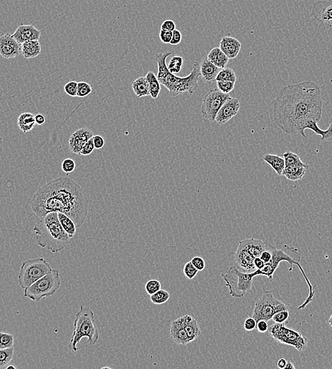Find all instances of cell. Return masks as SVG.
<instances>
[{"label": "cell", "instance_id": "9", "mask_svg": "<svg viewBox=\"0 0 332 369\" xmlns=\"http://www.w3.org/2000/svg\"><path fill=\"white\" fill-rule=\"evenodd\" d=\"M53 270L51 264L43 258H33L22 261L18 280L23 290L31 286Z\"/></svg>", "mask_w": 332, "mask_h": 369}, {"label": "cell", "instance_id": "35", "mask_svg": "<svg viewBox=\"0 0 332 369\" xmlns=\"http://www.w3.org/2000/svg\"><path fill=\"white\" fill-rule=\"evenodd\" d=\"M220 81H232L236 83L237 76L232 68H222L217 76L216 82Z\"/></svg>", "mask_w": 332, "mask_h": 369}, {"label": "cell", "instance_id": "16", "mask_svg": "<svg viewBox=\"0 0 332 369\" xmlns=\"http://www.w3.org/2000/svg\"><path fill=\"white\" fill-rule=\"evenodd\" d=\"M41 33V31L33 25L21 24L16 28L12 36L20 44H23L26 41L39 40Z\"/></svg>", "mask_w": 332, "mask_h": 369}, {"label": "cell", "instance_id": "52", "mask_svg": "<svg viewBox=\"0 0 332 369\" xmlns=\"http://www.w3.org/2000/svg\"><path fill=\"white\" fill-rule=\"evenodd\" d=\"M268 321L264 320H258L257 322V325H256V330H258L260 333H265V332H268Z\"/></svg>", "mask_w": 332, "mask_h": 369}, {"label": "cell", "instance_id": "30", "mask_svg": "<svg viewBox=\"0 0 332 369\" xmlns=\"http://www.w3.org/2000/svg\"><path fill=\"white\" fill-rule=\"evenodd\" d=\"M305 128L306 129L309 128V129L312 130L314 133H316L317 135L321 136V139L323 141H330L332 140V123H330V126L326 130L320 129L318 126V123H315V122H310L307 124Z\"/></svg>", "mask_w": 332, "mask_h": 369}, {"label": "cell", "instance_id": "40", "mask_svg": "<svg viewBox=\"0 0 332 369\" xmlns=\"http://www.w3.org/2000/svg\"><path fill=\"white\" fill-rule=\"evenodd\" d=\"M161 289V283L156 279L150 280L145 284V290L148 295H152Z\"/></svg>", "mask_w": 332, "mask_h": 369}, {"label": "cell", "instance_id": "36", "mask_svg": "<svg viewBox=\"0 0 332 369\" xmlns=\"http://www.w3.org/2000/svg\"><path fill=\"white\" fill-rule=\"evenodd\" d=\"M183 62L182 57L176 56L172 57L168 65V70L173 74H177L181 71Z\"/></svg>", "mask_w": 332, "mask_h": 369}, {"label": "cell", "instance_id": "8", "mask_svg": "<svg viewBox=\"0 0 332 369\" xmlns=\"http://www.w3.org/2000/svg\"><path fill=\"white\" fill-rule=\"evenodd\" d=\"M61 281L59 271L53 269L47 275L24 290V297L35 302L48 298L59 290Z\"/></svg>", "mask_w": 332, "mask_h": 369}, {"label": "cell", "instance_id": "23", "mask_svg": "<svg viewBox=\"0 0 332 369\" xmlns=\"http://www.w3.org/2000/svg\"><path fill=\"white\" fill-rule=\"evenodd\" d=\"M308 168L309 165L307 163L304 165H298V166H286L283 171V175L290 181H298V180L303 179Z\"/></svg>", "mask_w": 332, "mask_h": 369}, {"label": "cell", "instance_id": "51", "mask_svg": "<svg viewBox=\"0 0 332 369\" xmlns=\"http://www.w3.org/2000/svg\"><path fill=\"white\" fill-rule=\"evenodd\" d=\"M93 141H94V146L96 149H101L105 145L104 138L100 135H96L93 136Z\"/></svg>", "mask_w": 332, "mask_h": 369}, {"label": "cell", "instance_id": "19", "mask_svg": "<svg viewBox=\"0 0 332 369\" xmlns=\"http://www.w3.org/2000/svg\"><path fill=\"white\" fill-rule=\"evenodd\" d=\"M242 48V43L239 40L230 36L222 38L220 42V48L224 52L229 59H234L238 56Z\"/></svg>", "mask_w": 332, "mask_h": 369}, {"label": "cell", "instance_id": "42", "mask_svg": "<svg viewBox=\"0 0 332 369\" xmlns=\"http://www.w3.org/2000/svg\"><path fill=\"white\" fill-rule=\"evenodd\" d=\"M65 92L71 97H78V83L72 81L66 83L64 87Z\"/></svg>", "mask_w": 332, "mask_h": 369}, {"label": "cell", "instance_id": "24", "mask_svg": "<svg viewBox=\"0 0 332 369\" xmlns=\"http://www.w3.org/2000/svg\"><path fill=\"white\" fill-rule=\"evenodd\" d=\"M262 159L266 162L267 164L269 165L273 170H275L278 176L283 175L285 168V162L283 156L271 154V153H266L262 157Z\"/></svg>", "mask_w": 332, "mask_h": 369}, {"label": "cell", "instance_id": "55", "mask_svg": "<svg viewBox=\"0 0 332 369\" xmlns=\"http://www.w3.org/2000/svg\"><path fill=\"white\" fill-rule=\"evenodd\" d=\"M287 363H288V361L285 360L284 358L280 359V360H278V363H277V367H278V368L281 369H285Z\"/></svg>", "mask_w": 332, "mask_h": 369}, {"label": "cell", "instance_id": "45", "mask_svg": "<svg viewBox=\"0 0 332 369\" xmlns=\"http://www.w3.org/2000/svg\"><path fill=\"white\" fill-rule=\"evenodd\" d=\"M94 149L95 146L92 137L86 142V144L84 145L81 152H80V155H82V156H89V155L91 154L94 152Z\"/></svg>", "mask_w": 332, "mask_h": 369}, {"label": "cell", "instance_id": "28", "mask_svg": "<svg viewBox=\"0 0 332 369\" xmlns=\"http://www.w3.org/2000/svg\"><path fill=\"white\" fill-rule=\"evenodd\" d=\"M132 88L138 98L150 96L149 85L145 77H140L132 83Z\"/></svg>", "mask_w": 332, "mask_h": 369}, {"label": "cell", "instance_id": "44", "mask_svg": "<svg viewBox=\"0 0 332 369\" xmlns=\"http://www.w3.org/2000/svg\"><path fill=\"white\" fill-rule=\"evenodd\" d=\"M61 168L64 173H73L76 168V163L72 158H66L62 162Z\"/></svg>", "mask_w": 332, "mask_h": 369}, {"label": "cell", "instance_id": "56", "mask_svg": "<svg viewBox=\"0 0 332 369\" xmlns=\"http://www.w3.org/2000/svg\"><path fill=\"white\" fill-rule=\"evenodd\" d=\"M285 369H295V367L291 362H288L286 367H285Z\"/></svg>", "mask_w": 332, "mask_h": 369}, {"label": "cell", "instance_id": "38", "mask_svg": "<svg viewBox=\"0 0 332 369\" xmlns=\"http://www.w3.org/2000/svg\"><path fill=\"white\" fill-rule=\"evenodd\" d=\"M198 270L197 269L196 267L193 265L191 261H188L186 264L184 265L183 268V273L185 276L188 278V279L192 280L198 274Z\"/></svg>", "mask_w": 332, "mask_h": 369}, {"label": "cell", "instance_id": "32", "mask_svg": "<svg viewBox=\"0 0 332 369\" xmlns=\"http://www.w3.org/2000/svg\"><path fill=\"white\" fill-rule=\"evenodd\" d=\"M14 347L0 350V369H6V365L11 362L14 356Z\"/></svg>", "mask_w": 332, "mask_h": 369}, {"label": "cell", "instance_id": "2", "mask_svg": "<svg viewBox=\"0 0 332 369\" xmlns=\"http://www.w3.org/2000/svg\"><path fill=\"white\" fill-rule=\"evenodd\" d=\"M89 203L83 187L71 178L61 177L40 188L31 199L30 207L40 219L51 213L66 214L78 229L86 220Z\"/></svg>", "mask_w": 332, "mask_h": 369}, {"label": "cell", "instance_id": "48", "mask_svg": "<svg viewBox=\"0 0 332 369\" xmlns=\"http://www.w3.org/2000/svg\"><path fill=\"white\" fill-rule=\"evenodd\" d=\"M191 261V263H193V265H194V266L196 267L197 269L199 270V271H202V270H204L205 268H206V263H205V260L203 258H202L201 257H193Z\"/></svg>", "mask_w": 332, "mask_h": 369}, {"label": "cell", "instance_id": "1", "mask_svg": "<svg viewBox=\"0 0 332 369\" xmlns=\"http://www.w3.org/2000/svg\"><path fill=\"white\" fill-rule=\"evenodd\" d=\"M321 90L313 81H303L283 87L273 103V119L283 132L300 134L310 122L319 123L323 117Z\"/></svg>", "mask_w": 332, "mask_h": 369}, {"label": "cell", "instance_id": "58", "mask_svg": "<svg viewBox=\"0 0 332 369\" xmlns=\"http://www.w3.org/2000/svg\"><path fill=\"white\" fill-rule=\"evenodd\" d=\"M16 369V367H14V366H9V367H6V369Z\"/></svg>", "mask_w": 332, "mask_h": 369}, {"label": "cell", "instance_id": "49", "mask_svg": "<svg viewBox=\"0 0 332 369\" xmlns=\"http://www.w3.org/2000/svg\"><path fill=\"white\" fill-rule=\"evenodd\" d=\"M181 41H182L181 33L178 30L175 29L173 31L172 39H171L170 44L172 45V46H176V45L179 44Z\"/></svg>", "mask_w": 332, "mask_h": 369}, {"label": "cell", "instance_id": "54", "mask_svg": "<svg viewBox=\"0 0 332 369\" xmlns=\"http://www.w3.org/2000/svg\"><path fill=\"white\" fill-rule=\"evenodd\" d=\"M254 265L256 266V269L260 270L264 266L265 263L260 257H257V258L254 259Z\"/></svg>", "mask_w": 332, "mask_h": 369}, {"label": "cell", "instance_id": "4", "mask_svg": "<svg viewBox=\"0 0 332 369\" xmlns=\"http://www.w3.org/2000/svg\"><path fill=\"white\" fill-rule=\"evenodd\" d=\"M36 245L47 248L52 253L64 249L69 244L70 239L62 227L58 213H51L41 219L40 223L33 228Z\"/></svg>", "mask_w": 332, "mask_h": 369}, {"label": "cell", "instance_id": "17", "mask_svg": "<svg viewBox=\"0 0 332 369\" xmlns=\"http://www.w3.org/2000/svg\"><path fill=\"white\" fill-rule=\"evenodd\" d=\"M170 337L177 345H187L190 343L187 333L185 330L183 317L173 320L170 327Z\"/></svg>", "mask_w": 332, "mask_h": 369}, {"label": "cell", "instance_id": "5", "mask_svg": "<svg viewBox=\"0 0 332 369\" xmlns=\"http://www.w3.org/2000/svg\"><path fill=\"white\" fill-rule=\"evenodd\" d=\"M86 337L90 346H94L99 339L97 329L95 327V316L92 310L89 308L80 306L74 321V330L71 340L70 347L77 353L78 344L82 338Z\"/></svg>", "mask_w": 332, "mask_h": 369}, {"label": "cell", "instance_id": "13", "mask_svg": "<svg viewBox=\"0 0 332 369\" xmlns=\"http://www.w3.org/2000/svg\"><path fill=\"white\" fill-rule=\"evenodd\" d=\"M240 109V102L237 98H230L225 102V104L220 108L219 113L217 115L215 121L220 125L225 124L229 122L232 118L238 115Z\"/></svg>", "mask_w": 332, "mask_h": 369}, {"label": "cell", "instance_id": "53", "mask_svg": "<svg viewBox=\"0 0 332 369\" xmlns=\"http://www.w3.org/2000/svg\"><path fill=\"white\" fill-rule=\"evenodd\" d=\"M35 120H36V124L43 125V123H46V118L41 114H38L35 116Z\"/></svg>", "mask_w": 332, "mask_h": 369}, {"label": "cell", "instance_id": "7", "mask_svg": "<svg viewBox=\"0 0 332 369\" xmlns=\"http://www.w3.org/2000/svg\"><path fill=\"white\" fill-rule=\"evenodd\" d=\"M225 286L229 288V294L234 298H243L245 294L251 291L253 279L258 276L257 271L245 273L239 270L235 265L230 267L226 274L222 273Z\"/></svg>", "mask_w": 332, "mask_h": 369}, {"label": "cell", "instance_id": "14", "mask_svg": "<svg viewBox=\"0 0 332 369\" xmlns=\"http://www.w3.org/2000/svg\"><path fill=\"white\" fill-rule=\"evenodd\" d=\"M93 136L94 134L89 128H81L76 130L69 139V146L71 151L75 154L80 155L86 142Z\"/></svg>", "mask_w": 332, "mask_h": 369}, {"label": "cell", "instance_id": "25", "mask_svg": "<svg viewBox=\"0 0 332 369\" xmlns=\"http://www.w3.org/2000/svg\"><path fill=\"white\" fill-rule=\"evenodd\" d=\"M21 53L26 59L34 58L41 53V45L38 40L26 41L21 44Z\"/></svg>", "mask_w": 332, "mask_h": 369}, {"label": "cell", "instance_id": "26", "mask_svg": "<svg viewBox=\"0 0 332 369\" xmlns=\"http://www.w3.org/2000/svg\"><path fill=\"white\" fill-rule=\"evenodd\" d=\"M35 116L32 113H24L19 115L17 120V126L24 133L32 131L36 125Z\"/></svg>", "mask_w": 332, "mask_h": 369}, {"label": "cell", "instance_id": "41", "mask_svg": "<svg viewBox=\"0 0 332 369\" xmlns=\"http://www.w3.org/2000/svg\"><path fill=\"white\" fill-rule=\"evenodd\" d=\"M235 86V82L227 81H217V87L220 91L223 92L225 94H230L233 90H234Z\"/></svg>", "mask_w": 332, "mask_h": 369}, {"label": "cell", "instance_id": "20", "mask_svg": "<svg viewBox=\"0 0 332 369\" xmlns=\"http://www.w3.org/2000/svg\"><path fill=\"white\" fill-rule=\"evenodd\" d=\"M313 11L315 19L320 22H330L332 21V4L330 3L318 1L314 4Z\"/></svg>", "mask_w": 332, "mask_h": 369}, {"label": "cell", "instance_id": "39", "mask_svg": "<svg viewBox=\"0 0 332 369\" xmlns=\"http://www.w3.org/2000/svg\"><path fill=\"white\" fill-rule=\"evenodd\" d=\"M91 92H92V88L89 83L83 81L78 83V97L81 98H85L91 94Z\"/></svg>", "mask_w": 332, "mask_h": 369}, {"label": "cell", "instance_id": "50", "mask_svg": "<svg viewBox=\"0 0 332 369\" xmlns=\"http://www.w3.org/2000/svg\"><path fill=\"white\" fill-rule=\"evenodd\" d=\"M161 29L166 31H173L176 29V24L172 20H166L161 25Z\"/></svg>", "mask_w": 332, "mask_h": 369}, {"label": "cell", "instance_id": "12", "mask_svg": "<svg viewBox=\"0 0 332 369\" xmlns=\"http://www.w3.org/2000/svg\"><path fill=\"white\" fill-rule=\"evenodd\" d=\"M21 44L9 33L0 37V54L6 59L16 58L21 54Z\"/></svg>", "mask_w": 332, "mask_h": 369}, {"label": "cell", "instance_id": "6", "mask_svg": "<svg viewBox=\"0 0 332 369\" xmlns=\"http://www.w3.org/2000/svg\"><path fill=\"white\" fill-rule=\"evenodd\" d=\"M290 310L284 300L274 290H263L254 300L252 315L256 322L264 320L269 321L277 312Z\"/></svg>", "mask_w": 332, "mask_h": 369}, {"label": "cell", "instance_id": "33", "mask_svg": "<svg viewBox=\"0 0 332 369\" xmlns=\"http://www.w3.org/2000/svg\"><path fill=\"white\" fill-rule=\"evenodd\" d=\"M283 158L285 162V167L304 165L305 163L302 161L300 157L297 153L291 151H286L283 153Z\"/></svg>", "mask_w": 332, "mask_h": 369}, {"label": "cell", "instance_id": "34", "mask_svg": "<svg viewBox=\"0 0 332 369\" xmlns=\"http://www.w3.org/2000/svg\"><path fill=\"white\" fill-rule=\"evenodd\" d=\"M169 298L170 293L166 290H162V289L153 295H150V300L155 305H162V304L166 303Z\"/></svg>", "mask_w": 332, "mask_h": 369}, {"label": "cell", "instance_id": "18", "mask_svg": "<svg viewBox=\"0 0 332 369\" xmlns=\"http://www.w3.org/2000/svg\"><path fill=\"white\" fill-rule=\"evenodd\" d=\"M270 243L262 242L256 239H246L239 242V248L245 250L255 258L260 257L262 252L264 251L269 246Z\"/></svg>", "mask_w": 332, "mask_h": 369}, {"label": "cell", "instance_id": "29", "mask_svg": "<svg viewBox=\"0 0 332 369\" xmlns=\"http://www.w3.org/2000/svg\"><path fill=\"white\" fill-rule=\"evenodd\" d=\"M145 78L149 85L150 97L153 99H157L159 97L160 90H161V86H160L161 83H160L158 76H155L153 72L150 71L147 73Z\"/></svg>", "mask_w": 332, "mask_h": 369}, {"label": "cell", "instance_id": "46", "mask_svg": "<svg viewBox=\"0 0 332 369\" xmlns=\"http://www.w3.org/2000/svg\"><path fill=\"white\" fill-rule=\"evenodd\" d=\"M257 322L253 317H249L244 322V328L246 331H253L256 328Z\"/></svg>", "mask_w": 332, "mask_h": 369}, {"label": "cell", "instance_id": "10", "mask_svg": "<svg viewBox=\"0 0 332 369\" xmlns=\"http://www.w3.org/2000/svg\"><path fill=\"white\" fill-rule=\"evenodd\" d=\"M270 336L279 343L295 347L298 352L306 350L308 340L299 332L289 328L285 323H275L268 327Z\"/></svg>", "mask_w": 332, "mask_h": 369}, {"label": "cell", "instance_id": "37", "mask_svg": "<svg viewBox=\"0 0 332 369\" xmlns=\"http://www.w3.org/2000/svg\"><path fill=\"white\" fill-rule=\"evenodd\" d=\"M0 336H1V345H0V349H6L10 348V347H14V338L12 335L1 332V333H0Z\"/></svg>", "mask_w": 332, "mask_h": 369}, {"label": "cell", "instance_id": "3", "mask_svg": "<svg viewBox=\"0 0 332 369\" xmlns=\"http://www.w3.org/2000/svg\"><path fill=\"white\" fill-rule=\"evenodd\" d=\"M171 52L160 53L155 55V61L158 63V78L160 83L168 90L172 98L177 97L183 93L193 94L198 88V81L201 76V69L198 62L193 63L192 71L188 76L178 77L175 76L168 70L166 60L171 56Z\"/></svg>", "mask_w": 332, "mask_h": 369}, {"label": "cell", "instance_id": "21", "mask_svg": "<svg viewBox=\"0 0 332 369\" xmlns=\"http://www.w3.org/2000/svg\"><path fill=\"white\" fill-rule=\"evenodd\" d=\"M200 69L203 79L207 83H211L216 82L217 76L221 68L215 66L208 58H205L200 66Z\"/></svg>", "mask_w": 332, "mask_h": 369}, {"label": "cell", "instance_id": "57", "mask_svg": "<svg viewBox=\"0 0 332 369\" xmlns=\"http://www.w3.org/2000/svg\"><path fill=\"white\" fill-rule=\"evenodd\" d=\"M329 324H330V326L332 328V315L330 316V319H329Z\"/></svg>", "mask_w": 332, "mask_h": 369}, {"label": "cell", "instance_id": "11", "mask_svg": "<svg viewBox=\"0 0 332 369\" xmlns=\"http://www.w3.org/2000/svg\"><path fill=\"white\" fill-rule=\"evenodd\" d=\"M230 98V94L223 93L218 88L210 90L205 95L202 103L201 112L203 118L209 122L215 121L220 108Z\"/></svg>", "mask_w": 332, "mask_h": 369}, {"label": "cell", "instance_id": "22", "mask_svg": "<svg viewBox=\"0 0 332 369\" xmlns=\"http://www.w3.org/2000/svg\"><path fill=\"white\" fill-rule=\"evenodd\" d=\"M182 317L185 330L187 333L190 342L197 340L201 335V328H200L198 322L194 317L191 315H185Z\"/></svg>", "mask_w": 332, "mask_h": 369}, {"label": "cell", "instance_id": "15", "mask_svg": "<svg viewBox=\"0 0 332 369\" xmlns=\"http://www.w3.org/2000/svg\"><path fill=\"white\" fill-rule=\"evenodd\" d=\"M254 257L249 252L238 247L235 255V266L241 271L245 273H252L256 271L254 265Z\"/></svg>", "mask_w": 332, "mask_h": 369}, {"label": "cell", "instance_id": "47", "mask_svg": "<svg viewBox=\"0 0 332 369\" xmlns=\"http://www.w3.org/2000/svg\"><path fill=\"white\" fill-rule=\"evenodd\" d=\"M160 38L162 42L164 43H169L172 39L173 31H166V30L161 29L160 31Z\"/></svg>", "mask_w": 332, "mask_h": 369}, {"label": "cell", "instance_id": "31", "mask_svg": "<svg viewBox=\"0 0 332 369\" xmlns=\"http://www.w3.org/2000/svg\"><path fill=\"white\" fill-rule=\"evenodd\" d=\"M58 218L62 227L64 229L65 231L67 232L70 239L73 238L76 235L77 227L74 222L71 218L66 215V214L61 213H58Z\"/></svg>", "mask_w": 332, "mask_h": 369}, {"label": "cell", "instance_id": "43", "mask_svg": "<svg viewBox=\"0 0 332 369\" xmlns=\"http://www.w3.org/2000/svg\"><path fill=\"white\" fill-rule=\"evenodd\" d=\"M290 310H282L277 312L272 317V320L275 323H285V322L289 318Z\"/></svg>", "mask_w": 332, "mask_h": 369}, {"label": "cell", "instance_id": "27", "mask_svg": "<svg viewBox=\"0 0 332 369\" xmlns=\"http://www.w3.org/2000/svg\"><path fill=\"white\" fill-rule=\"evenodd\" d=\"M207 58L211 63L220 68H224L229 61V58L225 54L224 52L220 49V47L213 48L208 53Z\"/></svg>", "mask_w": 332, "mask_h": 369}]
</instances>
